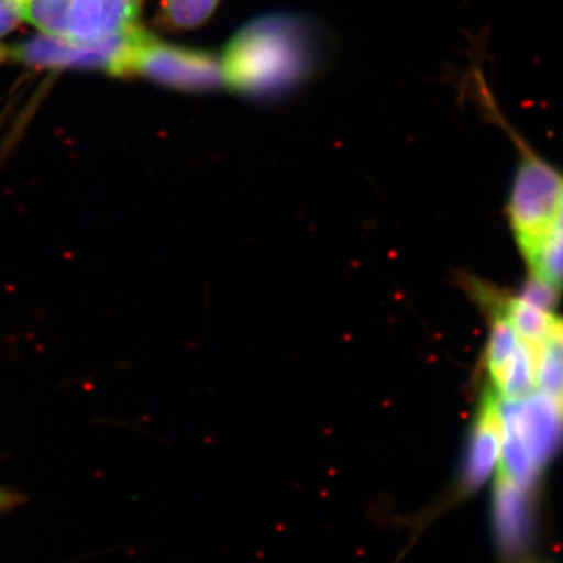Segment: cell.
Masks as SVG:
<instances>
[{
    "label": "cell",
    "mask_w": 563,
    "mask_h": 563,
    "mask_svg": "<svg viewBox=\"0 0 563 563\" xmlns=\"http://www.w3.org/2000/svg\"><path fill=\"white\" fill-rule=\"evenodd\" d=\"M24 21V0H0V38L16 31Z\"/></svg>",
    "instance_id": "obj_12"
},
{
    "label": "cell",
    "mask_w": 563,
    "mask_h": 563,
    "mask_svg": "<svg viewBox=\"0 0 563 563\" xmlns=\"http://www.w3.org/2000/svg\"><path fill=\"white\" fill-rule=\"evenodd\" d=\"M114 76H136L184 91L225 88L221 57L185 49L155 38L141 29L129 35Z\"/></svg>",
    "instance_id": "obj_3"
},
{
    "label": "cell",
    "mask_w": 563,
    "mask_h": 563,
    "mask_svg": "<svg viewBox=\"0 0 563 563\" xmlns=\"http://www.w3.org/2000/svg\"><path fill=\"white\" fill-rule=\"evenodd\" d=\"M537 393L563 410V317L558 314L537 352Z\"/></svg>",
    "instance_id": "obj_8"
},
{
    "label": "cell",
    "mask_w": 563,
    "mask_h": 563,
    "mask_svg": "<svg viewBox=\"0 0 563 563\" xmlns=\"http://www.w3.org/2000/svg\"><path fill=\"white\" fill-rule=\"evenodd\" d=\"M474 77L477 80L474 88L479 92L484 113L507 132L518 150L517 172L509 199V218L515 242L529 265L563 218V176L542 155L537 154L528 141L504 118L485 84L483 73L474 74Z\"/></svg>",
    "instance_id": "obj_1"
},
{
    "label": "cell",
    "mask_w": 563,
    "mask_h": 563,
    "mask_svg": "<svg viewBox=\"0 0 563 563\" xmlns=\"http://www.w3.org/2000/svg\"><path fill=\"white\" fill-rule=\"evenodd\" d=\"M528 268L532 280L540 282L561 295L563 291V218L544 240L539 254L529 263Z\"/></svg>",
    "instance_id": "obj_9"
},
{
    "label": "cell",
    "mask_w": 563,
    "mask_h": 563,
    "mask_svg": "<svg viewBox=\"0 0 563 563\" xmlns=\"http://www.w3.org/2000/svg\"><path fill=\"white\" fill-rule=\"evenodd\" d=\"M143 0H70L68 38L95 44L135 31Z\"/></svg>",
    "instance_id": "obj_7"
},
{
    "label": "cell",
    "mask_w": 563,
    "mask_h": 563,
    "mask_svg": "<svg viewBox=\"0 0 563 563\" xmlns=\"http://www.w3.org/2000/svg\"><path fill=\"white\" fill-rule=\"evenodd\" d=\"M503 451V401L488 387L481 398L466 443L461 477L450 503L463 501L492 479Z\"/></svg>",
    "instance_id": "obj_5"
},
{
    "label": "cell",
    "mask_w": 563,
    "mask_h": 563,
    "mask_svg": "<svg viewBox=\"0 0 563 563\" xmlns=\"http://www.w3.org/2000/svg\"><path fill=\"white\" fill-rule=\"evenodd\" d=\"M225 88L268 95L301 77V46L287 22L265 20L243 29L221 55Z\"/></svg>",
    "instance_id": "obj_2"
},
{
    "label": "cell",
    "mask_w": 563,
    "mask_h": 563,
    "mask_svg": "<svg viewBox=\"0 0 563 563\" xmlns=\"http://www.w3.org/2000/svg\"><path fill=\"white\" fill-rule=\"evenodd\" d=\"M131 33L121 38L95 44L41 35L10 47L7 55L11 60L40 68L102 69L114 76Z\"/></svg>",
    "instance_id": "obj_6"
},
{
    "label": "cell",
    "mask_w": 563,
    "mask_h": 563,
    "mask_svg": "<svg viewBox=\"0 0 563 563\" xmlns=\"http://www.w3.org/2000/svg\"><path fill=\"white\" fill-rule=\"evenodd\" d=\"M481 292L492 314L487 344L488 387L504 402L520 401L537 391V351L528 346L514 331L501 310Z\"/></svg>",
    "instance_id": "obj_4"
},
{
    "label": "cell",
    "mask_w": 563,
    "mask_h": 563,
    "mask_svg": "<svg viewBox=\"0 0 563 563\" xmlns=\"http://www.w3.org/2000/svg\"><path fill=\"white\" fill-rule=\"evenodd\" d=\"M562 214H563V192H562Z\"/></svg>",
    "instance_id": "obj_14"
},
{
    "label": "cell",
    "mask_w": 563,
    "mask_h": 563,
    "mask_svg": "<svg viewBox=\"0 0 563 563\" xmlns=\"http://www.w3.org/2000/svg\"><path fill=\"white\" fill-rule=\"evenodd\" d=\"M221 0H163L166 24L179 31L201 27L217 11Z\"/></svg>",
    "instance_id": "obj_11"
},
{
    "label": "cell",
    "mask_w": 563,
    "mask_h": 563,
    "mask_svg": "<svg viewBox=\"0 0 563 563\" xmlns=\"http://www.w3.org/2000/svg\"><path fill=\"white\" fill-rule=\"evenodd\" d=\"M18 503H20V498H18V496L14 495V493L3 490V488H0V514L13 509V507L16 506Z\"/></svg>",
    "instance_id": "obj_13"
},
{
    "label": "cell",
    "mask_w": 563,
    "mask_h": 563,
    "mask_svg": "<svg viewBox=\"0 0 563 563\" xmlns=\"http://www.w3.org/2000/svg\"><path fill=\"white\" fill-rule=\"evenodd\" d=\"M70 0H24L25 21L44 36L68 38Z\"/></svg>",
    "instance_id": "obj_10"
}]
</instances>
